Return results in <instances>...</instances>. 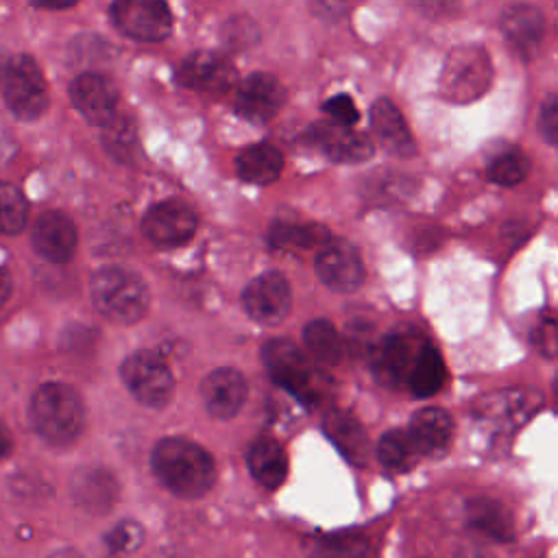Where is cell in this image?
I'll return each mask as SVG.
<instances>
[{"label":"cell","instance_id":"cell-22","mask_svg":"<svg viewBox=\"0 0 558 558\" xmlns=\"http://www.w3.org/2000/svg\"><path fill=\"white\" fill-rule=\"evenodd\" d=\"M408 434L418 453L440 456L449 447L453 423L442 408H423L412 416Z\"/></svg>","mask_w":558,"mask_h":558},{"label":"cell","instance_id":"cell-15","mask_svg":"<svg viewBox=\"0 0 558 558\" xmlns=\"http://www.w3.org/2000/svg\"><path fill=\"white\" fill-rule=\"evenodd\" d=\"M177 81L196 92H227L235 81V70L225 54L198 50L179 65Z\"/></svg>","mask_w":558,"mask_h":558},{"label":"cell","instance_id":"cell-3","mask_svg":"<svg viewBox=\"0 0 558 558\" xmlns=\"http://www.w3.org/2000/svg\"><path fill=\"white\" fill-rule=\"evenodd\" d=\"M92 301L105 318L131 325L148 310V288L133 270L105 266L92 277Z\"/></svg>","mask_w":558,"mask_h":558},{"label":"cell","instance_id":"cell-11","mask_svg":"<svg viewBox=\"0 0 558 558\" xmlns=\"http://www.w3.org/2000/svg\"><path fill=\"white\" fill-rule=\"evenodd\" d=\"M320 281L336 292H351L364 279V264L357 248L344 240H327L316 255Z\"/></svg>","mask_w":558,"mask_h":558},{"label":"cell","instance_id":"cell-41","mask_svg":"<svg viewBox=\"0 0 558 558\" xmlns=\"http://www.w3.org/2000/svg\"><path fill=\"white\" fill-rule=\"evenodd\" d=\"M9 451V434L4 432V427L0 425V460L7 456Z\"/></svg>","mask_w":558,"mask_h":558},{"label":"cell","instance_id":"cell-16","mask_svg":"<svg viewBox=\"0 0 558 558\" xmlns=\"http://www.w3.org/2000/svg\"><path fill=\"white\" fill-rule=\"evenodd\" d=\"M425 340H416L405 331L386 336L373 351V373L386 386L405 384L414 357Z\"/></svg>","mask_w":558,"mask_h":558},{"label":"cell","instance_id":"cell-31","mask_svg":"<svg viewBox=\"0 0 558 558\" xmlns=\"http://www.w3.org/2000/svg\"><path fill=\"white\" fill-rule=\"evenodd\" d=\"M329 231L320 225H290L277 222L270 229V242L275 246H296V248H314L323 246L329 240Z\"/></svg>","mask_w":558,"mask_h":558},{"label":"cell","instance_id":"cell-38","mask_svg":"<svg viewBox=\"0 0 558 558\" xmlns=\"http://www.w3.org/2000/svg\"><path fill=\"white\" fill-rule=\"evenodd\" d=\"M414 7H418L423 13L434 15V17H442V15H451L458 11V7L462 4V0H412Z\"/></svg>","mask_w":558,"mask_h":558},{"label":"cell","instance_id":"cell-26","mask_svg":"<svg viewBox=\"0 0 558 558\" xmlns=\"http://www.w3.org/2000/svg\"><path fill=\"white\" fill-rule=\"evenodd\" d=\"M466 514H469V523L475 530L488 534L490 538H495L499 543L512 541L514 525H512V517L504 504H499L490 497H475L466 504Z\"/></svg>","mask_w":558,"mask_h":558},{"label":"cell","instance_id":"cell-7","mask_svg":"<svg viewBox=\"0 0 558 558\" xmlns=\"http://www.w3.org/2000/svg\"><path fill=\"white\" fill-rule=\"evenodd\" d=\"M262 360L281 388L303 401H314V368L294 342L283 338L268 340L262 347Z\"/></svg>","mask_w":558,"mask_h":558},{"label":"cell","instance_id":"cell-33","mask_svg":"<svg viewBox=\"0 0 558 558\" xmlns=\"http://www.w3.org/2000/svg\"><path fill=\"white\" fill-rule=\"evenodd\" d=\"M530 170V159L525 153L517 150V148H508L504 153H499L486 168V174L493 183L497 185H517L525 179Z\"/></svg>","mask_w":558,"mask_h":558},{"label":"cell","instance_id":"cell-39","mask_svg":"<svg viewBox=\"0 0 558 558\" xmlns=\"http://www.w3.org/2000/svg\"><path fill=\"white\" fill-rule=\"evenodd\" d=\"M76 2L78 0H31V4L39 7V9H70Z\"/></svg>","mask_w":558,"mask_h":558},{"label":"cell","instance_id":"cell-29","mask_svg":"<svg viewBox=\"0 0 558 558\" xmlns=\"http://www.w3.org/2000/svg\"><path fill=\"white\" fill-rule=\"evenodd\" d=\"M303 342L312 357L323 364H338L344 353V340L329 320H310L303 329Z\"/></svg>","mask_w":558,"mask_h":558},{"label":"cell","instance_id":"cell-17","mask_svg":"<svg viewBox=\"0 0 558 558\" xmlns=\"http://www.w3.org/2000/svg\"><path fill=\"white\" fill-rule=\"evenodd\" d=\"M33 246L52 264L70 262L76 251L74 222L61 211L41 214L33 227Z\"/></svg>","mask_w":558,"mask_h":558},{"label":"cell","instance_id":"cell-1","mask_svg":"<svg viewBox=\"0 0 558 558\" xmlns=\"http://www.w3.org/2000/svg\"><path fill=\"white\" fill-rule=\"evenodd\" d=\"M150 464L157 480L183 499L203 497L216 480V464L209 451L181 436L161 438L153 449Z\"/></svg>","mask_w":558,"mask_h":558},{"label":"cell","instance_id":"cell-14","mask_svg":"<svg viewBox=\"0 0 558 558\" xmlns=\"http://www.w3.org/2000/svg\"><path fill=\"white\" fill-rule=\"evenodd\" d=\"M70 98L76 111L92 124H105L118 105V87L98 72L78 74L70 85Z\"/></svg>","mask_w":558,"mask_h":558},{"label":"cell","instance_id":"cell-27","mask_svg":"<svg viewBox=\"0 0 558 558\" xmlns=\"http://www.w3.org/2000/svg\"><path fill=\"white\" fill-rule=\"evenodd\" d=\"M445 377H447V371H445V362H442L438 349L432 347L429 342H423V347L418 349L414 364L408 373L405 384L410 386V390L416 397H432L442 388Z\"/></svg>","mask_w":558,"mask_h":558},{"label":"cell","instance_id":"cell-10","mask_svg":"<svg viewBox=\"0 0 558 558\" xmlns=\"http://www.w3.org/2000/svg\"><path fill=\"white\" fill-rule=\"evenodd\" d=\"M142 231L157 246H179L194 235L196 214L181 201H163L144 214Z\"/></svg>","mask_w":558,"mask_h":558},{"label":"cell","instance_id":"cell-21","mask_svg":"<svg viewBox=\"0 0 558 558\" xmlns=\"http://www.w3.org/2000/svg\"><path fill=\"white\" fill-rule=\"evenodd\" d=\"M72 497L83 510L92 514H102L116 504L118 482L105 469H81L72 480Z\"/></svg>","mask_w":558,"mask_h":558},{"label":"cell","instance_id":"cell-36","mask_svg":"<svg viewBox=\"0 0 558 558\" xmlns=\"http://www.w3.org/2000/svg\"><path fill=\"white\" fill-rule=\"evenodd\" d=\"M538 131L547 144H556V140H558V98H556V94H549L541 102Z\"/></svg>","mask_w":558,"mask_h":558},{"label":"cell","instance_id":"cell-18","mask_svg":"<svg viewBox=\"0 0 558 558\" xmlns=\"http://www.w3.org/2000/svg\"><path fill=\"white\" fill-rule=\"evenodd\" d=\"M201 397L211 416L231 418L246 399V381L235 368H216L203 379Z\"/></svg>","mask_w":558,"mask_h":558},{"label":"cell","instance_id":"cell-19","mask_svg":"<svg viewBox=\"0 0 558 558\" xmlns=\"http://www.w3.org/2000/svg\"><path fill=\"white\" fill-rule=\"evenodd\" d=\"M501 33L519 57H532L545 35V17L532 4H512L501 15Z\"/></svg>","mask_w":558,"mask_h":558},{"label":"cell","instance_id":"cell-20","mask_svg":"<svg viewBox=\"0 0 558 558\" xmlns=\"http://www.w3.org/2000/svg\"><path fill=\"white\" fill-rule=\"evenodd\" d=\"M371 129L377 142L381 144V148L388 150L390 155L403 157V159H410L416 155V144L412 140V133L392 100L379 98L373 102Z\"/></svg>","mask_w":558,"mask_h":558},{"label":"cell","instance_id":"cell-25","mask_svg":"<svg viewBox=\"0 0 558 558\" xmlns=\"http://www.w3.org/2000/svg\"><path fill=\"white\" fill-rule=\"evenodd\" d=\"M238 177L246 183L266 185L272 183L283 170L281 153L270 144H253L235 157Z\"/></svg>","mask_w":558,"mask_h":558},{"label":"cell","instance_id":"cell-6","mask_svg":"<svg viewBox=\"0 0 558 558\" xmlns=\"http://www.w3.org/2000/svg\"><path fill=\"white\" fill-rule=\"evenodd\" d=\"M4 100L22 120L39 118L48 107V87L39 65L26 57H13L4 70Z\"/></svg>","mask_w":558,"mask_h":558},{"label":"cell","instance_id":"cell-28","mask_svg":"<svg viewBox=\"0 0 558 558\" xmlns=\"http://www.w3.org/2000/svg\"><path fill=\"white\" fill-rule=\"evenodd\" d=\"M102 148L122 163H133L140 150L137 129L129 116L113 113L102 124Z\"/></svg>","mask_w":558,"mask_h":558},{"label":"cell","instance_id":"cell-23","mask_svg":"<svg viewBox=\"0 0 558 558\" xmlns=\"http://www.w3.org/2000/svg\"><path fill=\"white\" fill-rule=\"evenodd\" d=\"M248 469L253 477L264 486V488H279L288 475V456L286 449L268 436L257 438L246 453Z\"/></svg>","mask_w":558,"mask_h":558},{"label":"cell","instance_id":"cell-40","mask_svg":"<svg viewBox=\"0 0 558 558\" xmlns=\"http://www.w3.org/2000/svg\"><path fill=\"white\" fill-rule=\"evenodd\" d=\"M9 294H11V279H9V275L0 268V307H2V303L9 299Z\"/></svg>","mask_w":558,"mask_h":558},{"label":"cell","instance_id":"cell-4","mask_svg":"<svg viewBox=\"0 0 558 558\" xmlns=\"http://www.w3.org/2000/svg\"><path fill=\"white\" fill-rule=\"evenodd\" d=\"M490 57L480 46L453 48L440 72V94L456 102L466 105L477 100L490 85Z\"/></svg>","mask_w":558,"mask_h":558},{"label":"cell","instance_id":"cell-32","mask_svg":"<svg viewBox=\"0 0 558 558\" xmlns=\"http://www.w3.org/2000/svg\"><path fill=\"white\" fill-rule=\"evenodd\" d=\"M28 218V203L22 196V192L0 181V233L13 235L20 233Z\"/></svg>","mask_w":558,"mask_h":558},{"label":"cell","instance_id":"cell-9","mask_svg":"<svg viewBox=\"0 0 558 558\" xmlns=\"http://www.w3.org/2000/svg\"><path fill=\"white\" fill-rule=\"evenodd\" d=\"M242 303L253 320L262 325H277L288 316L292 305L290 283L281 272L268 270L248 281L242 292Z\"/></svg>","mask_w":558,"mask_h":558},{"label":"cell","instance_id":"cell-30","mask_svg":"<svg viewBox=\"0 0 558 558\" xmlns=\"http://www.w3.org/2000/svg\"><path fill=\"white\" fill-rule=\"evenodd\" d=\"M418 451L408 429H390L377 442V458L390 471H405L414 464Z\"/></svg>","mask_w":558,"mask_h":558},{"label":"cell","instance_id":"cell-12","mask_svg":"<svg viewBox=\"0 0 558 558\" xmlns=\"http://www.w3.org/2000/svg\"><path fill=\"white\" fill-rule=\"evenodd\" d=\"M286 102L283 85L266 74L255 72L242 81L235 94V113L253 124H266Z\"/></svg>","mask_w":558,"mask_h":558},{"label":"cell","instance_id":"cell-24","mask_svg":"<svg viewBox=\"0 0 558 558\" xmlns=\"http://www.w3.org/2000/svg\"><path fill=\"white\" fill-rule=\"evenodd\" d=\"M323 427L327 432V436L336 442V447L355 464H364L368 458V436L364 432V427L360 425V421L342 410H331L325 421Z\"/></svg>","mask_w":558,"mask_h":558},{"label":"cell","instance_id":"cell-42","mask_svg":"<svg viewBox=\"0 0 558 558\" xmlns=\"http://www.w3.org/2000/svg\"><path fill=\"white\" fill-rule=\"evenodd\" d=\"M50 558H83V556H81V554H76V551H72V549H61V551L52 554Z\"/></svg>","mask_w":558,"mask_h":558},{"label":"cell","instance_id":"cell-37","mask_svg":"<svg viewBox=\"0 0 558 558\" xmlns=\"http://www.w3.org/2000/svg\"><path fill=\"white\" fill-rule=\"evenodd\" d=\"M310 9L320 20H340L349 9V0H310Z\"/></svg>","mask_w":558,"mask_h":558},{"label":"cell","instance_id":"cell-13","mask_svg":"<svg viewBox=\"0 0 558 558\" xmlns=\"http://www.w3.org/2000/svg\"><path fill=\"white\" fill-rule=\"evenodd\" d=\"M305 142L340 163L366 161L373 155V142L364 133L333 122L312 124L305 133Z\"/></svg>","mask_w":558,"mask_h":558},{"label":"cell","instance_id":"cell-35","mask_svg":"<svg viewBox=\"0 0 558 558\" xmlns=\"http://www.w3.org/2000/svg\"><path fill=\"white\" fill-rule=\"evenodd\" d=\"M323 111L333 120V124H340V126H353L360 118L351 96H347V94H336V96L327 98L323 102Z\"/></svg>","mask_w":558,"mask_h":558},{"label":"cell","instance_id":"cell-2","mask_svg":"<svg viewBox=\"0 0 558 558\" xmlns=\"http://www.w3.org/2000/svg\"><path fill=\"white\" fill-rule=\"evenodd\" d=\"M31 418L41 438L52 445H70L83 432L85 408L72 386L50 381L33 395Z\"/></svg>","mask_w":558,"mask_h":558},{"label":"cell","instance_id":"cell-8","mask_svg":"<svg viewBox=\"0 0 558 558\" xmlns=\"http://www.w3.org/2000/svg\"><path fill=\"white\" fill-rule=\"evenodd\" d=\"M111 20L122 35L137 41H159L172 28L166 0H113Z\"/></svg>","mask_w":558,"mask_h":558},{"label":"cell","instance_id":"cell-34","mask_svg":"<svg viewBox=\"0 0 558 558\" xmlns=\"http://www.w3.org/2000/svg\"><path fill=\"white\" fill-rule=\"evenodd\" d=\"M142 543H144V527L131 519L116 523L105 536V545L111 554H131L140 549Z\"/></svg>","mask_w":558,"mask_h":558},{"label":"cell","instance_id":"cell-5","mask_svg":"<svg viewBox=\"0 0 558 558\" xmlns=\"http://www.w3.org/2000/svg\"><path fill=\"white\" fill-rule=\"evenodd\" d=\"M122 381L129 388V392L144 405L159 410L168 405L174 392V381L168 364L161 355L155 351H135L131 353L122 368H120Z\"/></svg>","mask_w":558,"mask_h":558}]
</instances>
